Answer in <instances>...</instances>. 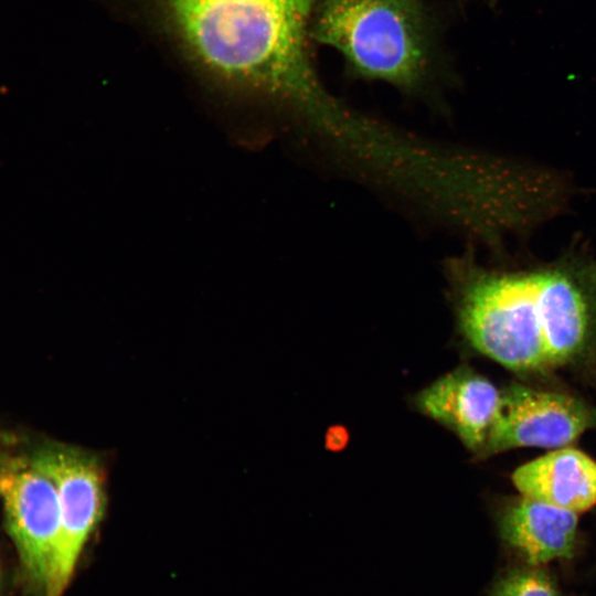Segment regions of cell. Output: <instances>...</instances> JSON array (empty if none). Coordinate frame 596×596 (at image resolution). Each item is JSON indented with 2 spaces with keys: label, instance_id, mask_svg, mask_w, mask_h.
I'll return each instance as SVG.
<instances>
[{
  "label": "cell",
  "instance_id": "6da1fadb",
  "mask_svg": "<svg viewBox=\"0 0 596 596\" xmlns=\"http://www.w3.org/2000/svg\"><path fill=\"white\" fill-rule=\"evenodd\" d=\"M121 1L203 83L281 104L331 137L352 120L315 63L316 0Z\"/></svg>",
  "mask_w": 596,
  "mask_h": 596
},
{
  "label": "cell",
  "instance_id": "7a4b0ae2",
  "mask_svg": "<svg viewBox=\"0 0 596 596\" xmlns=\"http://www.w3.org/2000/svg\"><path fill=\"white\" fill-rule=\"evenodd\" d=\"M459 329L478 352L517 373L567 364L596 332V262L492 272L470 263L451 269Z\"/></svg>",
  "mask_w": 596,
  "mask_h": 596
},
{
  "label": "cell",
  "instance_id": "3957f363",
  "mask_svg": "<svg viewBox=\"0 0 596 596\" xmlns=\"http://www.w3.org/2000/svg\"><path fill=\"white\" fill-rule=\"evenodd\" d=\"M311 38L336 51L350 75L405 93L426 91L446 71L427 0H316Z\"/></svg>",
  "mask_w": 596,
  "mask_h": 596
},
{
  "label": "cell",
  "instance_id": "277c9868",
  "mask_svg": "<svg viewBox=\"0 0 596 596\" xmlns=\"http://www.w3.org/2000/svg\"><path fill=\"white\" fill-rule=\"evenodd\" d=\"M30 464L55 483L60 529L44 596H62L105 508L104 472L92 455L67 446H46Z\"/></svg>",
  "mask_w": 596,
  "mask_h": 596
},
{
  "label": "cell",
  "instance_id": "5b68a950",
  "mask_svg": "<svg viewBox=\"0 0 596 596\" xmlns=\"http://www.w3.org/2000/svg\"><path fill=\"white\" fill-rule=\"evenodd\" d=\"M596 427V407L571 395L512 383L500 401L481 457L520 447L560 448Z\"/></svg>",
  "mask_w": 596,
  "mask_h": 596
},
{
  "label": "cell",
  "instance_id": "8992f818",
  "mask_svg": "<svg viewBox=\"0 0 596 596\" xmlns=\"http://www.w3.org/2000/svg\"><path fill=\"white\" fill-rule=\"evenodd\" d=\"M8 532L32 589L44 596L60 529V503L54 481L30 461L15 464L0 476Z\"/></svg>",
  "mask_w": 596,
  "mask_h": 596
},
{
  "label": "cell",
  "instance_id": "52a82bcc",
  "mask_svg": "<svg viewBox=\"0 0 596 596\" xmlns=\"http://www.w3.org/2000/svg\"><path fill=\"white\" fill-rule=\"evenodd\" d=\"M487 377L461 365L415 396L418 411L449 428L472 453L481 455L500 401Z\"/></svg>",
  "mask_w": 596,
  "mask_h": 596
},
{
  "label": "cell",
  "instance_id": "ba28073f",
  "mask_svg": "<svg viewBox=\"0 0 596 596\" xmlns=\"http://www.w3.org/2000/svg\"><path fill=\"white\" fill-rule=\"evenodd\" d=\"M511 479L523 497L576 513L596 504V461L575 448H555L518 467Z\"/></svg>",
  "mask_w": 596,
  "mask_h": 596
},
{
  "label": "cell",
  "instance_id": "9c48e42d",
  "mask_svg": "<svg viewBox=\"0 0 596 596\" xmlns=\"http://www.w3.org/2000/svg\"><path fill=\"white\" fill-rule=\"evenodd\" d=\"M577 514L522 496L502 511L500 535L531 566L570 558L576 545Z\"/></svg>",
  "mask_w": 596,
  "mask_h": 596
},
{
  "label": "cell",
  "instance_id": "30bf717a",
  "mask_svg": "<svg viewBox=\"0 0 596 596\" xmlns=\"http://www.w3.org/2000/svg\"><path fill=\"white\" fill-rule=\"evenodd\" d=\"M492 596H558L550 577L538 568L514 570L496 583Z\"/></svg>",
  "mask_w": 596,
  "mask_h": 596
},
{
  "label": "cell",
  "instance_id": "8fae6325",
  "mask_svg": "<svg viewBox=\"0 0 596 596\" xmlns=\"http://www.w3.org/2000/svg\"><path fill=\"white\" fill-rule=\"evenodd\" d=\"M0 494H1V490H0Z\"/></svg>",
  "mask_w": 596,
  "mask_h": 596
}]
</instances>
